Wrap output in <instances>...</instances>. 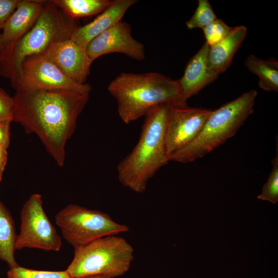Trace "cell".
I'll list each match as a JSON object with an SVG mask.
<instances>
[{
  "label": "cell",
  "mask_w": 278,
  "mask_h": 278,
  "mask_svg": "<svg viewBox=\"0 0 278 278\" xmlns=\"http://www.w3.org/2000/svg\"><path fill=\"white\" fill-rule=\"evenodd\" d=\"M11 123L9 121H0V147L6 149L10 145Z\"/></svg>",
  "instance_id": "484cf974"
},
{
  "label": "cell",
  "mask_w": 278,
  "mask_h": 278,
  "mask_svg": "<svg viewBox=\"0 0 278 278\" xmlns=\"http://www.w3.org/2000/svg\"><path fill=\"white\" fill-rule=\"evenodd\" d=\"M46 1L20 0L16 9L6 22L1 35L4 47L2 64L13 45L33 27Z\"/></svg>",
  "instance_id": "4fadbf2b"
},
{
  "label": "cell",
  "mask_w": 278,
  "mask_h": 278,
  "mask_svg": "<svg viewBox=\"0 0 278 278\" xmlns=\"http://www.w3.org/2000/svg\"><path fill=\"white\" fill-rule=\"evenodd\" d=\"M20 231L15 245L16 250L24 248L58 252L62 240L43 206L42 196L33 194L24 203L20 214Z\"/></svg>",
  "instance_id": "ba28073f"
},
{
  "label": "cell",
  "mask_w": 278,
  "mask_h": 278,
  "mask_svg": "<svg viewBox=\"0 0 278 278\" xmlns=\"http://www.w3.org/2000/svg\"><path fill=\"white\" fill-rule=\"evenodd\" d=\"M133 248L124 238L110 235L74 248V256L66 270L73 278L124 275L133 259Z\"/></svg>",
  "instance_id": "8992f818"
},
{
  "label": "cell",
  "mask_w": 278,
  "mask_h": 278,
  "mask_svg": "<svg viewBox=\"0 0 278 278\" xmlns=\"http://www.w3.org/2000/svg\"><path fill=\"white\" fill-rule=\"evenodd\" d=\"M4 171V170H3L2 169L0 168V183L2 179L3 173Z\"/></svg>",
  "instance_id": "f546056e"
},
{
  "label": "cell",
  "mask_w": 278,
  "mask_h": 278,
  "mask_svg": "<svg viewBox=\"0 0 278 278\" xmlns=\"http://www.w3.org/2000/svg\"><path fill=\"white\" fill-rule=\"evenodd\" d=\"M217 19L207 0H198L197 7L185 24L188 29H202Z\"/></svg>",
  "instance_id": "ffe728a7"
},
{
  "label": "cell",
  "mask_w": 278,
  "mask_h": 278,
  "mask_svg": "<svg viewBox=\"0 0 278 278\" xmlns=\"http://www.w3.org/2000/svg\"><path fill=\"white\" fill-rule=\"evenodd\" d=\"M86 50L93 61L101 56L114 53L123 54L138 61L145 57L144 45L132 37L131 25L121 21L93 39Z\"/></svg>",
  "instance_id": "8fae6325"
},
{
  "label": "cell",
  "mask_w": 278,
  "mask_h": 278,
  "mask_svg": "<svg viewBox=\"0 0 278 278\" xmlns=\"http://www.w3.org/2000/svg\"><path fill=\"white\" fill-rule=\"evenodd\" d=\"M67 16L76 19L102 13L114 2L112 0H52Z\"/></svg>",
  "instance_id": "d6986e66"
},
{
  "label": "cell",
  "mask_w": 278,
  "mask_h": 278,
  "mask_svg": "<svg viewBox=\"0 0 278 278\" xmlns=\"http://www.w3.org/2000/svg\"><path fill=\"white\" fill-rule=\"evenodd\" d=\"M11 83L15 90H67L89 94L92 90L90 84H79L70 79L41 54L25 58Z\"/></svg>",
  "instance_id": "9c48e42d"
},
{
  "label": "cell",
  "mask_w": 278,
  "mask_h": 278,
  "mask_svg": "<svg viewBox=\"0 0 278 278\" xmlns=\"http://www.w3.org/2000/svg\"><path fill=\"white\" fill-rule=\"evenodd\" d=\"M231 27L227 25L221 19L216 20L202 28L206 43L212 46L222 40L230 31Z\"/></svg>",
  "instance_id": "603a6c76"
},
{
  "label": "cell",
  "mask_w": 278,
  "mask_h": 278,
  "mask_svg": "<svg viewBox=\"0 0 278 278\" xmlns=\"http://www.w3.org/2000/svg\"><path fill=\"white\" fill-rule=\"evenodd\" d=\"M272 170L267 182L263 187L261 194L257 196L260 200L268 201L273 204L278 201V153L272 162Z\"/></svg>",
  "instance_id": "7402d4cb"
},
{
  "label": "cell",
  "mask_w": 278,
  "mask_h": 278,
  "mask_svg": "<svg viewBox=\"0 0 278 278\" xmlns=\"http://www.w3.org/2000/svg\"><path fill=\"white\" fill-rule=\"evenodd\" d=\"M76 19L66 15L53 1H46L33 27L12 46L0 65V75L13 81L27 56L42 53L51 43L70 39L78 27Z\"/></svg>",
  "instance_id": "5b68a950"
},
{
  "label": "cell",
  "mask_w": 278,
  "mask_h": 278,
  "mask_svg": "<svg viewBox=\"0 0 278 278\" xmlns=\"http://www.w3.org/2000/svg\"><path fill=\"white\" fill-rule=\"evenodd\" d=\"M247 28L243 25L232 27L220 41L210 46L207 62L209 69L219 75L231 65L232 59L246 38Z\"/></svg>",
  "instance_id": "2e32d148"
},
{
  "label": "cell",
  "mask_w": 278,
  "mask_h": 278,
  "mask_svg": "<svg viewBox=\"0 0 278 278\" xmlns=\"http://www.w3.org/2000/svg\"><path fill=\"white\" fill-rule=\"evenodd\" d=\"M3 50H4V47L2 43L1 35L0 34V63L3 58Z\"/></svg>",
  "instance_id": "83f0119b"
},
{
  "label": "cell",
  "mask_w": 278,
  "mask_h": 278,
  "mask_svg": "<svg viewBox=\"0 0 278 278\" xmlns=\"http://www.w3.org/2000/svg\"><path fill=\"white\" fill-rule=\"evenodd\" d=\"M40 54L75 82L79 84L86 83L93 62L89 57L86 48L68 39L53 42Z\"/></svg>",
  "instance_id": "7c38bea8"
},
{
  "label": "cell",
  "mask_w": 278,
  "mask_h": 278,
  "mask_svg": "<svg viewBox=\"0 0 278 278\" xmlns=\"http://www.w3.org/2000/svg\"><path fill=\"white\" fill-rule=\"evenodd\" d=\"M17 236L11 214L0 199V259L10 268L19 265L15 258Z\"/></svg>",
  "instance_id": "e0dca14e"
},
{
  "label": "cell",
  "mask_w": 278,
  "mask_h": 278,
  "mask_svg": "<svg viewBox=\"0 0 278 278\" xmlns=\"http://www.w3.org/2000/svg\"><path fill=\"white\" fill-rule=\"evenodd\" d=\"M13 121L28 134H35L59 167L65 160V146L77 127L90 94L67 90H17Z\"/></svg>",
  "instance_id": "6da1fadb"
},
{
  "label": "cell",
  "mask_w": 278,
  "mask_h": 278,
  "mask_svg": "<svg viewBox=\"0 0 278 278\" xmlns=\"http://www.w3.org/2000/svg\"><path fill=\"white\" fill-rule=\"evenodd\" d=\"M13 100L0 88V121H13Z\"/></svg>",
  "instance_id": "cb8c5ba5"
},
{
  "label": "cell",
  "mask_w": 278,
  "mask_h": 278,
  "mask_svg": "<svg viewBox=\"0 0 278 278\" xmlns=\"http://www.w3.org/2000/svg\"><path fill=\"white\" fill-rule=\"evenodd\" d=\"M7 275V278H73L66 270L58 271L37 270L19 265L10 268Z\"/></svg>",
  "instance_id": "44dd1931"
},
{
  "label": "cell",
  "mask_w": 278,
  "mask_h": 278,
  "mask_svg": "<svg viewBox=\"0 0 278 278\" xmlns=\"http://www.w3.org/2000/svg\"><path fill=\"white\" fill-rule=\"evenodd\" d=\"M108 89L116 99L118 115L126 124L145 116L158 106L177 103L182 94L179 80L155 72L121 73Z\"/></svg>",
  "instance_id": "3957f363"
},
{
  "label": "cell",
  "mask_w": 278,
  "mask_h": 278,
  "mask_svg": "<svg viewBox=\"0 0 278 278\" xmlns=\"http://www.w3.org/2000/svg\"><path fill=\"white\" fill-rule=\"evenodd\" d=\"M137 2L136 0H114L110 7L93 21L83 26L78 27L70 39L86 48L95 37L121 21L128 9Z\"/></svg>",
  "instance_id": "9a60e30c"
},
{
  "label": "cell",
  "mask_w": 278,
  "mask_h": 278,
  "mask_svg": "<svg viewBox=\"0 0 278 278\" xmlns=\"http://www.w3.org/2000/svg\"><path fill=\"white\" fill-rule=\"evenodd\" d=\"M88 278H109V277L106 276H92V277H90Z\"/></svg>",
  "instance_id": "f1b7e54d"
},
{
  "label": "cell",
  "mask_w": 278,
  "mask_h": 278,
  "mask_svg": "<svg viewBox=\"0 0 278 278\" xmlns=\"http://www.w3.org/2000/svg\"><path fill=\"white\" fill-rule=\"evenodd\" d=\"M20 0H0V29L14 11Z\"/></svg>",
  "instance_id": "d4e9b609"
},
{
  "label": "cell",
  "mask_w": 278,
  "mask_h": 278,
  "mask_svg": "<svg viewBox=\"0 0 278 278\" xmlns=\"http://www.w3.org/2000/svg\"><path fill=\"white\" fill-rule=\"evenodd\" d=\"M256 90L252 89L212 111L199 134L168 156L169 161L190 163L203 157L233 136L253 112Z\"/></svg>",
  "instance_id": "277c9868"
},
{
  "label": "cell",
  "mask_w": 278,
  "mask_h": 278,
  "mask_svg": "<svg viewBox=\"0 0 278 278\" xmlns=\"http://www.w3.org/2000/svg\"><path fill=\"white\" fill-rule=\"evenodd\" d=\"M210 46L206 43L187 62L184 74L179 80L182 94L180 100L175 103L187 105V100L198 94L219 75L211 71L207 62Z\"/></svg>",
  "instance_id": "5bb4252c"
},
{
  "label": "cell",
  "mask_w": 278,
  "mask_h": 278,
  "mask_svg": "<svg viewBox=\"0 0 278 278\" xmlns=\"http://www.w3.org/2000/svg\"><path fill=\"white\" fill-rule=\"evenodd\" d=\"M7 149L0 147V168L4 170L7 162Z\"/></svg>",
  "instance_id": "4316f807"
},
{
  "label": "cell",
  "mask_w": 278,
  "mask_h": 278,
  "mask_svg": "<svg viewBox=\"0 0 278 278\" xmlns=\"http://www.w3.org/2000/svg\"><path fill=\"white\" fill-rule=\"evenodd\" d=\"M55 221L63 238L74 248L129 230L107 213L75 204H70L58 212Z\"/></svg>",
  "instance_id": "52a82bcc"
},
{
  "label": "cell",
  "mask_w": 278,
  "mask_h": 278,
  "mask_svg": "<svg viewBox=\"0 0 278 278\" xmlns=\"http://www.w3.org/2000/svg\"><path fill=\"white\" fill-rule=\"evenodd\" d=\"M168 105L158 106L145 115L137 143L117 166L119 182L136 193H143L149 180L169 162L165 141Z\"/></svg>",
  "instance_id": "7a4b0ae2"
},
{
  "label": "cell",
  "mask_w": 278,
  "mask_h": 278,
  "mask_svg": "<svg viewBox=\"0 0 278 278\" xmlns=\"http://www.w3.org/2000/svg\"><path fill=\"white\" fill-rule=\"evenodd\" d=\"M245 65L251 72L258 77V85L265 91H278V62L273 58H259L253 54L248 56Z\"/></svg>",
  "instance_id": "ac0fdd59"
},
{
  "label": "cell",
  "mask_w": 278,
  "mask_h": 278,
  "mask_svg": "<svg viewBox=\"0 0 278 278\" xmlns=\"http://www.w3.org/2000/svg\"><path fill=\"white\" fill-rule=\"evenodd\" d=\"M212 111L187 105L169 104L165 130L168 157L197 137Z\"/></svg>",
  "instance_id": "30bf717a"
}]
</instances>
